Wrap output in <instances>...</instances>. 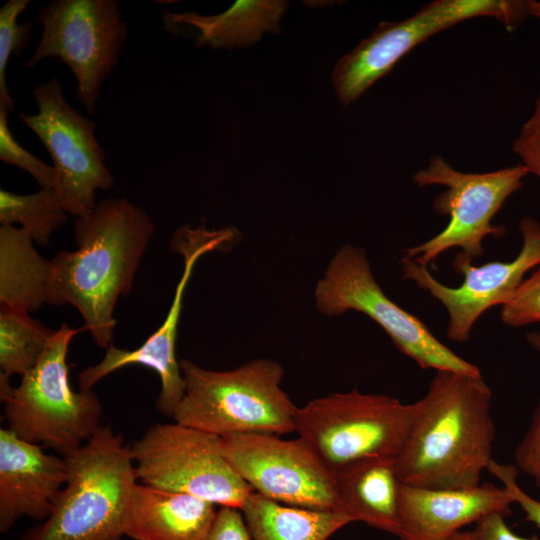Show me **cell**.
Instances as JSON below:
<instances>
[{
    "instance_id": "44dd1931",
    "label": "cell",
    "mask_w": 540,
    "mask_h": 540,
    "mask_svg": "<svg viewBox=\"0 0 540 540\" xmlns=\"http://www.w3.org/2000/svg\"><path fill=\"white\" fill-rule=\"evenodd\" d=\"M241 511L251 540H328L352 522L340 511L290 506L254 491Z\"/></svg>"
},
{
    "instance_id": "836d02e7",
    "label": "cell",
    "mask_w": 540,
    "mask_h": 540,
    "mask_svg": "<svg viewBox=\"0 0 540 540\" xmlns=\"http://www.w3.org/2000/svg\"><path fill=\"white\" fill-rule=\"evenodd\" d=\"M445 540H480L475 529L467 531H458Z\"/></svg>"
},
{
    "instance_id": "4316f807",
    "label": "cell",
    "mask_w": 540,
    "mask_h": 540,
    "mask_svg": "<svg viewBox=\"0 0 540 540\" xmlns=\"http://www.w3.org/2000/svg\"><path fill=\"white\" fill-rule=\"evenodd\" d=\"M500 318L514 328L540 322V265L501 306Z\"/></svg>"
},
{
    "instance_id": "d6986e66",
    "label": "cell",
    "mask_w": 540,
    "mask_h": 540,
    "mask_svg": "<svg viewBox=\"0 0 540 540\" xmlns=\"http://www.w3.org/2000/svg\"><path fill=\"white\" fill-rule=\"evenodd\" d=\"M334 471L338 511L352 522H363L398 536L401 481L396 457L364 458Z\"/></svg>"
},
{
    "instance_id": "83f0119b",
    "label": "cell",
    "mask_w": 540,
    "mask_h": 540,
    "mask_svg": "<svg viewBox=\"0 0 540 540\" xmlns=\"http://www.w3.org/2000/svg\"><path fill=\"white\" fill-rule=\"evenodd\" d=\"M514 459L517 469L528 475L540 488V397L531 424L516 447Z\"/></svg>"
},
{
    "instance_id": "ffe728a7",
    "label": "cell",
    "mask_w": 540,
    "mask_h": 540,
    "mask_svg": "<svg viewBox=\"0 0 540 540\" xmlns=\"http://www.w3.org/2000/svg\"><path fill=\"white\" fill-rule=\"evenodd\" d=\"M285 8L283 1H236L227 11L213 16L165 10L162 19L169 31L180 25L194 28L197 46L232 48L250 45L263 32L278 29Z\"/></svg>"
},
{
    "instance_id": "d590c367",
    "label": "cell",
    "mask_w": 540,
    "mask_h": 540,
    "mask_svg": "<svg viewBox=\"0 0 540 540\" xmlns=\"http://www.w3.org/2000/svg\"><path fill=\"white\" fill-rule=\"evenodd\" d=\"M531 16L540 19V1H532L530 8Z\"/></svg>"
},
{
    "instance_id": "5b68a950",
    "label": "cell",
    "mask_w": 540,
    "mask_h": 540,
    "mask_svg": "<svg viewBox=\"0 0 540 540\" xmlns=\"http://www.w3.org/2000/svg\"><path fill=\"white\" fill-rule=\"evenodd\" d=\"M83 330L84 326L74 329L63 323L18 386L0 376L7 428L61 456L82 446L102 427L98 396L92 390H73L69 380V345Z\"/></svg>"
},
{
    "instance_id": "2e32d148",
    "label": "cell",
    "mask_w": 540,
    "mask_h": 540,
    "mask_svg": "<svg viewBox=\"0 0 540 540\" xmlns=\"http://www.w3.org/2000/svg\"><path fill=\"white\" fill-rule=\"evenodd\" d=\"M67 473L63 456L46 453L43 446L1 428L0 531L7 532L23 517L46 520Z\"/></svg>"
},
{
    "instance_id": "ac0fdd59",
    "label": "cell",
    "mask_w": 540,
    "mask_h": 540,
    "mask_svg": "<svg viewBox=\"0 0 540 540\" xmlns=\"http://www.w3.org/2000/svg\"><path fill=\"white\" fill-rule=\"evenodd\" d=\"M216 505L195 496L136 483L123 535L133 540H208Z\"/></svg>"
},
{
    "instance_id": "3957f363",
    "label": "cell",
    "mask_w": 540,
    "mask_h": 540,
    "mask_svg": "<svg viewBox=\"0 0 540 540\" xmlns=\"http://www.w3.org/2000/svg\"><path fill=\"white\" fill-rule=\"evenodd\" d=\"M67 480L46 520L20 540H120L126 509L137 483L129 446L103 426L63 456Z\"/></svg>"
},
{
    "instance_id": "603a6c76",
    "label": "cell",
    "mask_w": 540,
    "mask_h": 540,
    "mask_svg": "<svg viewBox=\"0 0 540 540\" xmlns=\"http://www.w3.org/2000/svg\"><path fill=\"white\" fill-rule=\"evenodd\" d=\"M30 312L1 305L0 369L7 379L22 376L38 361L55 330L33 319Z\"/></svg>"
},
{
    "instance_id": "e0dca14e",
    "label": "cell",
    "mask_w": 540,
    "mask_h": 540,
    "mask_svg": "<svg viewBox=\"0 0 540 540\" xmlns=\"http://www.w3.org/2000/svg\"><path fill=\"white\" fill-rule=\"evenodd\" d=\"M513 500L505 487L483 483L471 488H423L401 483L400 540H445L484 516L511 514Z\"/></svg>"
},
{
    "instance_id": "7c38bea8",
    "label": "cell",
    "mask_w": 540,
    "mask_h": 540,
    "mask_svg": "<svg viewBox=\"0 0 540 540\" xmlns=\"http://www.w3.org/2000/svg\"><path fill=\"white\" fill-rule=\"evenodd\" d=\"M33 96L38 113H20V118L50 154L55 169L53 190L61 205L71 215L85 216L97 204L96 191L114 185L95 136L96 123L65 100L56 77L36 85Z\"/></svg>"
},
{
    "instance_id": "9a60e30c",
    "label": "cell",
    "mask_w": 540,
    "mask_h": 540,
    "mask_svg": "<svg viewBox=\"0 0 540 540\" xmlns=\"http://www.w3.org/2000/svg\"><path fill=\"white\" fill-rule=\"evenodd\" d=\"M523 238L518 255L509 262L493 261L481 266L459 252L454 259L455 272L463 276L460 286L449 287L431 275L426 266L403 256L400 260L404 279L429 292L446 309L449 320L446 335L455 342H466L475 322L495 305H503L524 281L526 273L540 265V223L531 216L519 222Z\"/></svg>"
},
{
    "instance_id": "6da1fadb",
    "label": "cell",
    "mask_w": 540,
    "mask_h": 540,
    "mask_svg": "<svg viewBox=\"0 0 540 540\" xmlns=\"http://www.w3.org/2000/svg\"><path fill=\"white\" fill-rule=\"evenodd\" d=\"M155 226L150 216L125 198L99 201L76 217L73 251L50 260L45 303L72 305L101 348L112 345L119 297L128 295Z\"/></svg>"
},
{
    "instance_id": "8fae6325",
    "label": "cell",
    "mask_w": 540,
    "mask_h": 540,
    "mask_svg": "<svg viewBox=\"0 0 540 540\" xmlns=\"http://www.w3.org/2000/svg\"><path fill=\"white\" fill-rule=\"evenodd\" d=\"M42 33L28 68L59 58L74 74L76 93L93 115L104 81L116 68L128 26L115 0H54L37 11Z\"/></svg>"
},
{
    "instance_id": "484cf974",
    "label": "cell",
    "mask_w": 540,
    "mask_h": 540,
    "mask_svg": "<svg viewBox=\"0 0 540 540\" xmlns=\"http://www.w3.org/2000/svg\"><path fill=\"white\" fill-rule=\"evenodd\" d=\"M8 113L0 108V160L31 174L42 189H53L54 167L44 163L17 142L8 126Z\"/></svg>"
},
{
    "instance_id": "52a82bcc",
    "label": "cell",
    "mask_w": 540,
    "mask_h": 540,
    "mask_svg": "<svg viewBox=\"0 0 540 540\" xmlns=\"http://www.w3.org/2000/svg\"><path fill=\"white\" fill-rule=\"evenodd\" d=\"M317 310L328 317L357 311L375 321L396 348L422 369L479 375V368L438 340L415 315L404 310L377 283L364 249L343 245L314 290Z\"/></svg>"
},
{
    "instance_id": "d6a6232c",
    "label": "cell",
    "mask_w": 540,
    "mask_h": 540,
    "mask_svg": "<svg viewBox=\"0 0 540 540\" xmlns=\"http://www.w3.org/2000/svg\"><path fill=\"white\" fill-rule=\"evenodd\" d=\"M520 131L540 135V90L535 102L534 110L527 121L522 125Z\"/></svg>"
},
{
    "instance_id": "f546056e",
    "label": "cell",
    "mask_w": 540,
    "mask_h": 540,
    "mask_svg": "<svg viewBox=\"0 0 540 540\" xmlns=\"http://www.w3.org/2000/svg\"><path fill=\"white\" fill-rule=\"evenodd\" d=\"M208 540H251L240 509L220 507Z\"/></svg>"
},
{
    "instance_id": "1f68e13d",
    "label": "cell",
    "mask_w": 540,
    "mask_h": 540,
    "mask_svg": "<svg viewBox=\"0 0 540 540\" xmlns=\"http://www.w3.org/2000/svg\"><path fill=\"white\" fill-rule=\"evenodd\" d=\"M513 152L521 163L540 180V135L519 132L512 143Z\"/></svg>"
},
{
    "instance_id": "7402d4cb",
    "label": "cell",
    "mask_w": 540,
    "mask_h": 540,
    "mask_svg": "<svg viewBox=\"0 0 540 540\" xmlns=\"http://www.w3.org/2000/svg\"><path fill=\"white\" fill-rule=\"evenodd\" d=\"M50 260L34 248L30 235L21 228L0 227V303L28 312L46 300Z\"/></svg>"
},
{
    "instance_id": "7a4b0ae2",
    "label": "cell",
    "mask_w": 540,
    "mask_h": 540,
    "mask_svg": "<svg viewBox=\"0 0 540 540\" xmlns=\"http://www.w3.org/2000/svg\"><path fill=\"white\" fill-rule=\"evenodd\" d=\"M492 392L481 374L437 371L413 403L411 426L396 468L401 483L460 489L480 485L492 459Z\"/></svg>"
},
{
    "instance_id": "4dcf8cb0",
    "label": "cell",
    "mask_w": 540,
    "mask_h": 540,
    "mask_svg": "<svg viewBox=\"0 0 540 540\" xmlns=\"http://www.w3.org/2000/svg\"><path fill=\"white\" fill-rule=\"evenodd\" d=\"M475 531L480 540H540L537 536L522 537L515 534L500 513H491L475 524Z\"/></svg>"
},
{
    "instance_id": "8992f818",
    "label": "cell",
    "mask_w": 540,
    "mask_h": 540,
    "mask_svg": "<svg viewBox=\"0 0 540 540\" xmlns=\"http://www.w3.org/2000/svg\"><path fill=\"white\" fill-rule=\"evenodd\" d=\"M413 418V403L357 389L298 407L295 432L333 470L370 457H397Z\"/></svg>"
},
{
    "instance_id": "277c9868",
    "label": "cell",
    "mask_w": 540,
    "mask_h": 540,
    "mask_svg": "<svg viewBox=\"0 0 540 540\" xmlns=\"http://www.w3.org/2000/svg\"><path fill=\"white\" fill-rule=\"evenodd\" d=\"M184 396L172 419L219 437L295 432L298 407L282 389V366L267 358L228 371L180 360Z\"/></svg>"
},
{
    "instance_id": "ba28073f",
    "label": "cell",
    "mask_w": 540,
    "mask_h": 540,
    "mask_svg": "<svg viewBox=\"0 0 540 540\" xmlns=\"http://www.w3.org/2000/svg\"><path fill=\"white\" fill-rule=\"evenodd\" d=\"M531 0H434L412 16L381 22L335 65L332 82L344 106L357 100L413 48L462 21L492 17L509 31L531 16Z\"/></svg>"
},
{
    "instance_id": "5bb4252c",
    "label": "cell",
    "mask_w": 540,
    "mask_h": 540,
    "mask_svg": "<svg viewBox=\"0 0 540 540\" xmlns=\"http://www.w3.org/2000/svg\"><path fill=\"white\" fill-rule=\"evenodd\" d=\"M237 236L233 228L208 229L204 225L191 228L184 225L173 234L171 249L183 256L182 276L176 286L173 301L161 326L138 348L127 350L110 345L102 360L83 369L78 375L80 389L91 390L112 372L129 366L141 365L154 370L161 381L156 408L173 417L185 393V382L176 357L178 325L183 308L185 289L197 261L204 254L221 250Z\"/></svg>"
},
{
    "instance_id": "9c48e42d",
    "label": "cell",
    "mask_w": 540,
    "mask_h": 540,
    "mask_svg": "<svg viewBox=\"0 0 540 540\" xmlns=\"http://www.w3.org/2000/svg\"><path fill=\"white\" fill-rule=\"evenodd\" d=\"M528 174L522 163L491 172H462L442 156H432L427 167L413 175V181L421 188L445 187L435 197L433 208L448 216L449 223L426 242L405 249L404 256L423 266L455 247L472 259L481 256L485 237L504 236L505 227L491 221L505 201L523 186Z\"/></svg>"
},
{
    "instance_id": "cb8c5ba5",
    "label": "cell",
    "mask_w": 540,
    "mask_h": 540,
    "mask_svg": "<svg viewBox=\"0 0 540 540\" xmlns=\"http://www.w3.org/2000/svg\"><path fill=\"white\" fill-rule=\"evenodd\" d=\"M67 221V211L53 189H40L33 194H15L0 190V223L27 232L40 246H47L53 232Z\"/></svg>"
},
{
    "instance_id": "f1b7e54d",
    "label": "cell",
    "mask_w": 540,
    "mask_h": 540,
    "mask_svg": "<svg viewBox=\"0 0 540 540\" xmlns=\"http://www.w3.org/2000/svg\"><path fill=\"white\" fill-rule=\"evenodd\" d=\"M487 471L498 478L502 486L509 492L513 503L524 512L526 521L535 524L540 529V501L527 494L517 483L519 470L512 464H501L492 460Z\"/></svg>"
},
{
    "instance_id": "e575fe53",
    "label": "cell",
    "mask_w": 540,
    "mask_h": 540,
    "mask_svg": "<svg viewBox=\"0 0 540 540\" xmlns=\"http://www.w3.org/2000/svg\"><path fill=\"white\" fill-rule=\"evenodd\" d=\"M527 343L540 354V331H531L526 334Z\"/></svg>"
},
{
    "instance_id": "30bf717a",
    "label": "cell",
    "mask_w": 540,
    "mask_h": 540,
    "mask_svg": "<svg viewBox=\"0 0 540 540\" xmlns=\"http://www.w3.org/2000/svg\"><path fill=\"white\" fill-rule=\"evenodd\" d=\"M129 448L144 485L240 510L253 492L223 456L217 435L174 421L151 426Z\"/></svg>"
},
{
    "instance_id": "d4e9b609",
    "label": "cell",
    "mask_w": 540,
    "mask_h": 540,
    "mask_svg": "<svg viewBox=\"0 0 540 540\" xmlns=\"http://www.w3.org/2000/svg\"><path fill=\"white\" fill-rule=\"evenodd\" d=\"M30 0H9L0 9V108L8 112L15 110L14 100L9 94L6 68L12 54L19 56L32 39L33 25L17 23Z\"/></svg>"
},
{
    "instance_id": "4fadbf2b",
    "label": "cell",
    "mask_w": 540,
    "mask_h": 540,
    "mask_svg": "<svg viewBox=\"0 0 540 540\" xmlns=\"http://www.w3.org/2000/svg\"><path fill=\"white\" fill-rule=\"evenodd\" d=\"M266 433L220 437L234 471L265 498L314 510L338 511L335 471L301 437Z\"/></svg>"
}]
</instances>
